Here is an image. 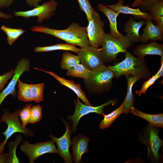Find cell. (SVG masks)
<instances>
[{
  "mask_svg": "<svg viewBox=\"0 0 163 163\" xmlns=\"http://www.w3.org/2000/svg\"><path fill=\"white\" fill-rule=\"evenodd\" d=\"M126 36L121 38L115 37L110 34L105 33L101 44V53L105 62L117 60L120 53H126L127 49L133 45Z\"/></svg>",
  "mask_w": 163,
  "mask_h": 163,
  "instance_id": "cell-3",
  "label": "cell"
},
{
  "mask_svg": "<svg viewBox=\"0 0 163 163\" xmlns=\"http://www.w3.org/2000/svg\"><path fill=\"white\" fill-rule=\"evenodd\" d=\"M32 105L26 104L25 107L21 109L19 112V116L21 121L22 122L23 127L24 129L26 128L27 125L29 123L31 115Z\"/></svg>",
  "mask_w": 163,
  "mask_h": 163,
  "instance_id": "cell-31",
  "label": "cell"
},
{
  "mask_svg": "<svg viewBox=\"0 0 163 163\" xmlns=\"http://www.w3.org/2000/svg\"><path fill=\"white\" fill-rule=\"evenodd\" d=\"M1 29L6 34L8 43L11 46L12 45L21 35L26 31L21 28H12L8 27L4 25H2Z\"/></svg>",
  "mask_w": 163,
  "mask_h": 163,
  "instance_id": "cell-29",
  "label": "cell"
},
{
  "mask_svg": "<svg viewBox=\"0 0 163 163\" xmlns=\"http://www.w3.org/2000/svg\"><path fill=\"white\" fill-rule=\"evenodd\" d=\"M33 101L36 103L43 101V91L44 85L43 83L30 85Z\"/></svg>",
  "mask_w": 163,
  "mask_h": 163,
  "instance_id": "cell-30",
  "label": "cell"
},
{
  "mask_svg": "<svg viewBox=\"0 0 163 163\" xmlns=\"http://www.w3.org/2000/svg\"><path fill=\"white\" fill-rule=\"evenodd\" d=\"M37 69L44 72L53 76L60 84L65 86L73 91L80 98L85 104L92 106L88 100L85 93L81 89V86L79 84H76L72 81L68 80L62 78L52 71H48L36 68H34Z\"/></svg>",
  "mask_w": 163,
  "mask_h": 163,
  "instance_id": "cell-18",
  "label": "cell"
},
{
  "mask_svg": "<svg viewBox=\"0 0 163 163\" xmlns=\"http://www.w3.org/2000/svg\"><path fill=\"white\" fill-rule=\"evenodd\" d=\"M145 26L141 36L140 41L146 43L149 40H163V27L155 25L152 21L145 20Z\"/></svg>",
  "mask_w": 163,
  "mask_h": 163,
  "instance_id": "cell-17",
  "label": "cell"
},
{
  "mask_svg": "<svg viewBox=\"0 0 163 163\" xmlns=\"http://www.w3.org/2000/svg\"><path fill=\"white\" fill-rule=\"evenodd\" d=\"M7 154L3 152L0 154V163H6Z\"/></svg>",
  "mask_w": 163,
  "mask_h": 163,
  "instance_id": "cell-40",
  "label": "cell"
},
{
  "mask_svg": "<svg viewBox=\"0 0 163 163\" xmlns=\"http://www.w3.org/2000/svg\"><path fill=\"white\" fill-rule=\"evenodd\" d=\"M30 69V61L25 58L20 59L18 63L12 78L7 87L0 93V107L5 98L9 94L14 97L15 87L18 81L22 74Z\"/></svg>",
  "mask_w": 163,
  "mask_h": 163,
  "instance_id": "cell-13",
  "label": "cell"
},
{
  "mask_svg": "<svg viewBox=\"0 0 163 163\" xmlns=\"http://www.w3.org/2000/svg\"><path fill=\"white\" fill-rule=\"evenodd\" d=\"M32 31L43 33L52 35L69 44L81 47L90 46L88 38L86 27H82L78 23H72L66 29L57 30L43 26L32 27Z\"/></svg>",
  "mask_w": 163,
  "mask_h": 163,
  "instance_id": "cell-1",
  "label": "cell"
},
{
  "mask_svg": "<svg viewBox=\"0 0 163 163\" xmlns=\"http://www.w3.org/2000/svg\"><path fill=\"white\" fill-rule=\"evenodd\" d=\"M133 53L141 59H144L146 55L163 56V44L152 40L148 44H140L134 49Z\"/></svg>",
  "mask_w": 163,
  "mask_h": 163,
  "instance_id": "cell-16",
  "label": "cell"
},
{
  "mask_svg": "<svg viewBox=\"0 0 163 163\" xmlns=\"http://www.w3.org/2000/svg\"><path fill=\"white\" fill-rule=\"evenodd\" d=\"M18 82L19 100L25 102H32L33 101L30 85L21 82L19 78Z\"/></svg>",
  "mask_w": 163,
  "mask_h": 163,
  "instance_id": "cell-26",
  "label": "cell"
},
{
  "mask_svg": "<svg viewBox=\"0 0 163 163\" xmlns=\"http://www.w3.org/2000/svg\"><path fill=\"white\" fill-rule=\"evenodd\" d=\"M88 22L86 29L90 45L98 48L101 45L105 34L104 22L99 14L95 10Z\"/></svg>",
  "mask_w": 163,
  "mask_h": 163,
  "instance_id": "cell-8",
  "label": "cell"
},
{
  "mask_svg": "<svg viewBox=\"0 0 163 163\" xmlns=\"http://www.w3.org/2000/svg\"><path fill=\"white\" fill-rule=\"evenodd\" d=\"M90 141V139L81 134L73 137L71 141L74 163H80L82 155L88 152V143Z\"/></svg>",
  "mask_w": 163,
  "mask_h": 163,
  "instance_id": "cell-14",
  "label": "cell"
},
{
  "mask_svg": "<svg viewBox=\"0 0 163 163\" xmlns=\"http://www.w3.org/2000/svg\"><path fill=\"white\" fill-rule=\"evenodd\" d=\"M42 0H26L27 3L31 7H36L39 5V3Z\"/></svg>",
  "mask_w": 163,
  "mask_h": 163,
  "instance_id": "cell-37",
  "label": "cell"
},
{
  "mask_svg": "<svg viewBox=\"0 0 163 163\" xmlns=\"http://www.w3.org/2000/svg\"><path fill=\"white\" fill-rule=\"evenodd\" d=\"M6 143L4 141L1 143L0 144V154L3 152L4 150V146Z\"/></svg>",
  "mask_w": 163,
  "mask_h": 163,
  "instance_id": "cell-43",
  "label": "cell"
},
{
  "mask_svg": "<svg viewBox=\"0 0 163 163\" xmlns=\"http://www.w3.org/2000/svg\"><path fill=\"white\" fill-rule=\"evenodd\" d=\"M125 113L122 104L117 109L107 115L104 113L103 120L100 122L99 127L103 129L109 127L117 118L122 114Z\"/></svg>",
  "mask_w": 163,
  "mask_h": 163,
  "instance_id": "cell-24",
  "label": "cell"
},
{
  "mask_svg": "<svg viewBox=\"0 0 163 163\" xmlns=\"http://www.w3.org/2000/svg\"><path fill=\"white\" fill-rule=\"evenodd\" d=\"M80 61L78 56L69 52L64 53L62 55L61 66L64 70H68L80 63Z\"/></svg>",
  "mask_w": 163,
  "mask_h": 163,
  "instance_id": "cell-28",
  "label": "cell"
},
{
  "mask_svg": "<svg viewBox=\"0 0 163 163\" xmlns=\"http://www.w3.org/2000/svg\"><path fill=\"white\" fill-rule=\"evenodd\" d=\"M22 137L20 135L16 136L15 140L8 144L7 147L8 149V153L7 154L6 163H19V159L16 155V150L18 146L20 143L22 139Z\"/></svg>",
  "mask_w": 163,
  "mask_h": 163,
  "instance_id": "cell-25",
  "label": "cell"
},
{
  "mask_svg": "<svg viewBox=\"0 0 163 163\" xmlns=\"http://www.w3.org/2000/svg\"><path fill=\"white\" fill-rule=\"evenodd\" d=\"M127 81V93L122 104L125 113L128 114L131 107L134 106V96L132 93V88L134 84L139 79L131 75L125 76Z\"/></svg>",
  "mask_w": 163,
  "mask_h": 163,
  "instance_id": "cell-22",
  "label": "cell"
},
{
  "mask_svg": "<svg viewBox=\"0 0 163 163\" xmlns=\"http://www.w3.org/2000/svg\"><path fill=\"white\" fill-rule=\"evenodd\" d=\"M145 20L136 21L132 17L125 23L124 28L126 33V37L132 43H138L140 40L141 36L139 34L141 27L145 24Z\"/></svg>",
  "mask_w": 163,
  "mask_h": 163,
  "instance_id": "cell-19",
  "label": "cell"
},
{
  "mask_svg": "<svg viewBox=\"0 0 163 163\" xmlns=\"http://www.w3.org/2000/svg\"><path fill=\"white\" fill-rule=\"evenodd\" d=\"M14 70L11 69L10 71L0 75V93L3 90L5 85L14 75Z\"/></svg>",
  "mask_w": 163,
  "mask_h": 163,
  "instance_id": "cell-35",
  "label": "cell"
},
{
  "mask_svg": "<svg viewBox=\"0 0 163 163\" xmlns=\"http://www.w3.org/2000/svg\"><path fill=\"white\" fill-rule=\"evenodd\" d=\"M108 67L117 78L131 75L139 80L148 78L151 75L145 59L135 57L128 52L125 53L124 60Z\"/></svg>",
  "mask_w": 163,
  "mask_h": 163,
  "instance_id": "cell-2",
  "label": "cell"
},
{
  "mask_svg": "<svg viewBox=\"0 0 163 163\" xmlns=\"http://www.w3.org/2000/svg\"><path fill=\"white\" fill-rule=\"evenodd\" d=\"M81 48V50L77 53L80 62L90 70L105 63L101 54V48L91 46Z\"/></svg>",
  "mask_w": 163,
  "mask_h": 163,
  "instance_id": "cell-11",
  "label": "cell"
},
{
  "mask_svg": "<svg viewBox=\"0 0 163 163\" xmlns=\"http://www.w3.org/2000/svg\"><path fill=\"white\" fill-rule=\"evenodd\" d=\"M20 109L10 113L7 108L3 109V114L0 119V123H5L7 125L5 130L2 133L5 137L4 141L6 143L8 139L16 133H22L26 137H32L34 135L33 131L27 128L24 129L19 118V112Z\"/></svg>",
  "mask_w": 163,
  "mask_h": 163,
  "instance_id": "cell-6",
  "label": "cell"
},
{
  "mask_svg": "<svg viewBox=\"0 0 163 163\" xmlns=\"http://www.w3.org/2000/svg\"><path fill=\"white\" fill-rule=\"evenodd\" d=\"M11 18L12 16L11 14H5L0 11V18H2L7 19Z\"/></svg>",
  "mask_w": 163,
  "mask_h": 163,
  "instance_id": "cell-41",
  "label": "cell"
},
{
  "mask_svg": "<svg viewBox=\"0 0 163 163\" xmlns=\"http://www.w3.org/2000/svg\"><path fill=\"white\" fill-rule=\"evenodd\" d=\"M129 113L147 121L149 124L154 127H163V113L151 114L141 112L134 107H131Z\"/></svg>",
  "mask_w": 163,
  "mask_h": 163,
  "instance_id": "cell-21",
  "label": "cell"
},
{
  "mask_svg": "<svg viewBox=\"0 0 163 163\" xmlns=\"http://www.w3.org/2000/svg\"><path fill=\"white\" fill-rule=\"evenodd\" d=\"M91 70L82 64H78L67 70L66 74L72 77L82 78L85 80L88 77Z\"/></svg>",
  "mask_w": 163,
  "mask_h": 163,
  "instance_id": "cell-27",
  "label": "cell"
},
{
  "mask_svg": "<svg viewBox=\"0 0 163 163\" xmlns=\"http://www.w3.org/2000/svg\"><path fill=\"white\" fill-rule=\"evenodd\" d=\"M159 130L148 124L144 131L143 134L140 136L139 138L141 143L146 146L148 158L152 162H158L160 160L159 150L163 146V142L158 136Z\"/></svg>",
  "mask_w": 163,
  "mask_h": 163,
  "instance_id": "cell-5",
  "label": "cell"
},
{
  "mask_svg": "<svg viewBox=\"0 0 163 163\" xmlns=\"http://www.w3.org/2000/svg\"><path fill=\"white\" fill-rule=\"evenodd\" d=\"M124 3L123 0H119L116 3L107 5V6L120 13L132 15L136 19L152 21L149 12L143 11L139 8L136 9L131 8L128 5H123Z\"/></svg>",
  "mask_w": 163,
  "mask_h": 163,
  "instance_id": "cell-15",
  "label": "cell"
},
{
  "mask_svg": "<svg viewBox=\"0 0 163 163\" xmlns=\"http://www.w3.org/2000/svg\"><path fill=\"white\" fill-rule=\"evenodd\" d=\"M153 21L155 22L156 25L163 27V16L157 17Z\"/></svg>",
  "mask_w": 163,
  "mask_h": 163,
  "instance_id": "cell-38",
  "label": "cell"
},
{
  "mask_svg": "<svg viewBox=\"0 0 163 163\" xmlns=\"http://www.w3.org/2000/svg\"><path fill=\"white\" fill-rule=\"evenodd\" d=\"M79 98L78 97L77 99L74 101L75 110L74 114L67 117L68 120H70L72 122V133H74L76 130L78 122L82 116L89 113L94 112L102 115L104 113L103 109L105 107L111 104L114 105L116 102L115 99L110 100L101 105L94 107L82 104L80 101Z\"/></svg>",
  "mask_w": 163,
  "mask_h": 163,
  "instance_id": "cell-10",
  "label": "cell"
},
{
  "mask_svg": "<svg viewBox=\"0 0 163 163\" xmlns=\"http://www.w3.org/2000/svg\"><path fill=\"white\" fill-rule=\"evenodd\" d=\"M98 10L107 18L110 23V34L117 38H120L123 37V35L118 31L117 27V18L120 13L102 4L98 5Z\"/></svg>",
  "mask_w": 163,
  "mask_h": 163,
  "instance_id": "cell-20",
  "label": "cell"
},
{
  "mask_svg": "<svg viewBox=\"0 0 163 163\" xmlns=\"http://www.w3.org/2000/svg\"><path fill=\"white\" fill-rule=\"evenodd\" d=\"M160 78L156 73L148 80L145 81L142 85L141 89L139 90L136 91V94H138L139 97H140L142 94H146V92L149 87L153 85L155 82Z\"/></svg>",
  "mask_w": 163,
  "mask_h": 163,
  "instance_id": "cell-34",
  "label": "cell"
},
{
  "mask_svg": "<svg viewBox=\"0 0 163 163\" xmlns=\"http://www.w3.org/2000/svg\"><path fill=\"white\" fill-rule=\"evenodd\" d=\"M143 1V0H134L132 5V8L139 6L141 4Z\"/></svg>",
  "mask_w": 163,
  "mask_h": 163,
  "instance_id": "cell-42",
  "label": "cell"
},
{
  "mask_svg": "<svg viewBox=\"0 0 163 163\" xmlns=\"http://www.w3.org/2000/svg\"><path fill=\"white\" fill-rule=\"evenodd\" d=\"M58 3L55 0H50L41 5H38L34 9L25 11L14 12L16 17L21 16L27 18L30 17H38L37 22L41 23L46 19H49L55 14Z\"/></svg>",
  "mask_w": 163,
  "mask_h": 163,
  "instance_id": "cell-9",
  "label": "cell"
},
{
  "mask_svg": "<svg viewBox=\"0 0 163 163\" xmlns=\"http://www.w3.org/2000/svg\"><path fill=\"white\" fill-rule=\"evenodd\" d=\"M0 128H1V126H0Z\"/></svg>",
  "mask_w": 163,
  "mask_h": 163,
  "instance_id": "cell-44",
  "label": "cell"
},
{
  "mask_svg": "<svg viewBox=\"0 0 163 163\" xmlns=\"http://www.w3.org/2000/svg\"><path fill=\"white\" fill-rule=\"evenodd\" d=\"M161 66L158 71L156 74L161 77L163 75V56H161Z\"/></svg>",
  "mask_w": 163,
  "mask_h": 163,
  "instance_id": "cell-39",
  "label": "cell"
},
{
  "mask_svg": "<svg viewBox=\"0 0 163 163\" xmlns=\"http://www.w3.org/2000/svg\"><path fill=\"white\" fill-rule=\"evenodd\" d=\"M81 10L85 13L88 21L91 19L92 13L95 11L89 0H77Z\"/></svg>",
  "mask_w": 163,
  "mask_h": 163,
  "instance_id": "cell-33",
  "label": "cell"
},
{
  "mask_svg": "<svg viewBox=\"0 0 163 163\" xmlns=\"http://www.w3.org/2000/svg\"><path fill=\"white\" fill-rule=\"evenodd\" d=\"M20 149L28 156L30 163H34L37 159L46 153L58 154L53 140L34 144H30L25 140L20 146Z\"/></svg>",
  "mask_w": 163,
  "mask_h": 163,
  "instance_id": "cell-7",
  "label": "cell"
},
{
  "mask_svg": "<svg viewBox=\"0 0 163 163\" xmlns=\"http://www.w3.org/2000/svg\"><path fill=\"white\" fill-rule=\"evenodd\" d=\"M42 108L39 104L32 106L29 123L34 124L41 120L42 117Z\"/></svg>",
  "mask_w": 163,
  "mask_h": 163,
  "instance_id": "cell-32",
  "label": "cell"
},
{
  "mask_svg": "<svg viewBox=\"0 0 163 163\" xmlns=\"http://www.w3.org/2000/svg\"><path fill=\"white\" fill-rule=\"evenodd\" d=\"M115 77L113 72L103 64L91 70L85 82L87 86L94 91H102L111 85Z\"/></svg>",
  "mask_w": 163,
  "mask_h": 163,
  "instance_id": "cell-4",
  "label": "cell"
},
{
  "mask_svg": "<svg viewBox=\"0 0 163 163\" xmlns=\"http://www.w3.org/2000/svg\"><path fill=\"white\" fill-rule=\"evenodd\" d=\"M81 50L77 48L75 45L66 43H57L55 45L45 46H37L34 48L36 52H46L56 50H65L73 51L77 53Z\"/></svg>",
  "mask_w": 163,
  "mask_h": 163,
  "instance_id": "cell-23",
  "label": "cell"
},
{
  "mask_svg": "<svg viewBox=\"0 0 163 163\" xmlns=\"http://www.w3.org/2000/svg\"><path fill=\"white\" fill-rule=\"evenodd\" d=\"M61 120L66 126V132L60 137H56L51 134L49 135V136L56 144L58 154L60 157L63 158L64 162L71 163H72V161L69 151V148L72 145L71 140L72 131L69 123L63 119Z\"/></svg>",
  "mask_w": 163,
  "mask_h": 163,
  "instance_id": "cell-12",
  "label": "cell"
},
{
  "mask_svg": "<svg viewBox=\"0 0 163 163\" xmlns=\"http://www.w3.org/2000/svg\"><path fill=\"white\" fill-rule=\"evenodd\" d=\"M14 0H0V8H8Z\"/></svg>",
  "mask_w": 163,
  "mask_h": 163,
  "instance_id": "cell-36",
  "label": "cell"
}]
</instances>
